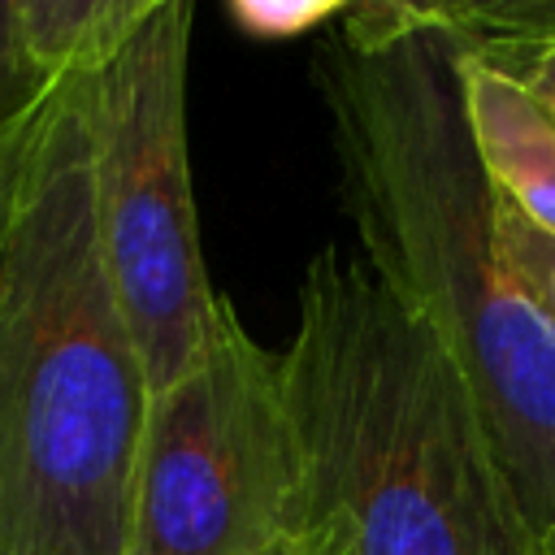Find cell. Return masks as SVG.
Returning a JSON list of instances; mask_svg holds the SVG:
<instances>
[{
    "instance_id": "obj_1",
    "label": "cell",
    "mask_w": 555,
    "mask_h": 555,
    "mask_svg": "<svg viewBox=\"0 0 555 555\" xmlns=\"http://www.w3.org/2000/svg\"><path fill=\"white\" fill-rule=\"evenodd\" d=\"M455 56L438 4H343L312 82L360 260L464 373L538 546L555 512V330L503 264Z\"/></svg>"
},
{
    "instance_id": "obj_2",
    "label": "cell",
    "mask_w": 555,
    "mask_h": 555,
    "mask_svg": "<svg viewBox=\"0 0 555 555\" xmlns=\"http://www.w3.org/2000/svg\"><path fill=\"white\" fill-rule=\"evenodd\" d=\"M147 395L65 78L0 191V555H126Z\"/></svg>"
},
{
    "instance_id": "obj_3",
    "label": "cell",
    "mask_w": 555,
    "mask_h": 555,
    "mask_svg": "<svg viewBox=\"0 0 555 555\" xmlns=\"http://www.w3.org/2000/svg\"><path fill=\"white\" fill-rule=\"evenodd\" d=\"M282 386L291 512L330 520L347 555H533L464 373L360 251L308 260Z\"/></svg>"
},
{
    "instance_id": "obj_4",
    "label": "cell",
    "mask_w": 555,
    "mask_h": 555,
    "mask_svg": "<svg viewBox=\"0 0 555 555\" xmlns=\"http://www.w3.org/2000/svg\"><path fill=\"white\" fill-rule=\"evenodd\" d=\"M191 0H156L130 39L78 78L95 230L152 390L204 356L225 299L208 282L191 191Z\"/></svg>"
},
{
    "instance_id": "obj_5",
    "label": "cell",
    "mask_w": 555,
    "mask_h": 555,
    "mask_svg": "<svg viewBox=\"0 0 555 555\" xmlns=\"http://www.w3.org/2000/svg\"><path fill=\"white\" fill-rule=\"evenodd\" d=\"M299 490L282 351L221 299L204 356L147 395L126 555H256Z\"/></svg>"
},
{
    "instance_id": "obj_6",
    "label": "cell",
    "mask_w": 555,
    "mask_h": 555,
    "mask_svg": "<svg viewBox=\"0 0 555 555\" xmlns=\"http://www.w3.org/2000/svg\"><path fill=\"white\" fill-rule=\"evenodd\" d=\"M455 48L464 121L494 195L555 234V117L512 65L460 39Z\"/></svg>"
},
{
    "instance_id": "obj_7",
    "label": "cell",
    "mask_w": 555,
    "mask_h": 555,
    "mask_svg": "<svg viewBox=\"0 0 555 555\" xmlns=\"http://www.w3.org/2000/svg\"><path fill=\"white\" fill-rule=\"evenodd\" d=\"M156 0H13L22 52L52 82L82 78L108 61Z\"/></svg>"
},
{
    "instance_id": "obj_8",
    "label": "cell",
    "mask_w": 555,
    "mask_h": 555,
    "mask_svg": "<svg viewBox=\"0 0 555 555\" xmlns=\"http://www.w3.org/2000/svg\"><path fill=\"white\" fill-rule=\"evenodd\" d=\"M61 82H52L48 74L35 69V61L22 52L17 30H13V0H0V191L13 178L52 91Z\"/></svg>"
},
{
    "instance_id": "obj_9",
    "label": "cell",
    "mask_w": 555,
    "mask_h": 555,
    "mask_svg": "<svg viewBox=\"0 0 555 555\" xmlns=\"http://www.w3.org/2000/svg\"><path fill=\"white\" fill-rule=\"evenodd\" d=\"M464 48L490 52L503 65H512L555 117V4H516L512 26L499 39L464 43Z\"/></svg>"
},
{
    "instance_id": "obj_10",
    "label": "cell",
    "mask_w": 555,
    "mask_h": 555,
    "mask_svg": "<svg viewBox=\"0 0 555 555\" xmlns=\"http://www.w3.org/2000/svg\"><path fill=\"white\" fill-rule=\"evenodd\" d=\"M499 247L520 295L555 330V234L538 230L529 217H520L512 204L499 199Z\"/></svg>"
},
{
    "instance_id": "obj_11",
    "label": "cell",
    "mask_w": 555,
    "mask_h": 555,
    "mask_svg": "<svg viewBox=\"0 0 555 555\" xmlns=\"http://www.w3.org/2000/svg\"><path fill=\"white\" fill-rule=\"evenodd\" d=\"M225 13L251 39H299L321 35L343 13V0H230Z\"/></svg>"
},
{
    "instance_id": "obj_12",
    "label": "cell",
    "mask_w": 555,
    "mask_h": 555,
    "mask_svg": "<svg viewBox=\"0 0 555 555\" xmlns=\"http://www.w3.org/2000/svg\"><path fill=\"white\" fill-rule=\"evenodd\" d=\"M256 555H347V546L330 520L308 516V512H291L286 529Z\"/></svg>"
},
{
    "instance_id": "obj_13",
    "label": "cell",
    "mask_w": 555,
    "mask_h": 555,
    "mask_svg": "<svg viewBox=\"0 0 555 555\" xmlns=\"http://www.w3.org/2000/svg\"><path fill=\"white\" fill-rule=\"evenodd\" d=\"M533 555H555V512H551V525H546V533L538 538V546H533Z\"/></svg>"
}]
</instances>
